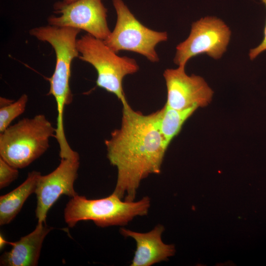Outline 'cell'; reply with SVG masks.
Segmentation results:
<instances>
[{"instance_id": "cell-5", "label": "cell", "mask_w": 266, "mask_h": 266, "mask_svg": "<svg viewBox=\"0 0 266 266\" xmlns=\"http://www.w3.org/2000/svg\"><path fill=\"white\" fill-rule=\"evenodd\" d=\"M78 58L91 64L96 70L97 86L115 95L123 106L129 105L123 88L124 78L139 70L136 61L127 56L121 57L103 40L87 33L77 39Z\"/></svg>"}, {"instance_id": "cell-13", "label": "cell", "mask_w": 266, "mask_h": 266, "mask_svg": "<svg viewBox=\"0 0 266 266\" xmlns=\"http://www.w3.org/2000/svg\"><path fill=\"white\" fill-rule=\"evenodd\" d=\"M39 171L33 170L28 173L26 180L18 187L0 197V225L10 223L19 213L28 197L35 193Z\"/></svg>"}, {"instance_id": "cell-2", "label": "cell", "mask_w": 266, "mask_h": 266, "mask_svg": "<svg viewBox=\"0 0 266 266\" xmlns=\"http://www.w3.org/2000/svg\"><path fill=\"white\" fill-rule=\"evenodd\" d=\"M80 31L73 28L50 25L34 28L29 31L31 35L40 41L49 43L55 52V67L52 75L49 78L48 95H52L56 102V129L59 132L64 130V109L72 100L69 86L71 65L73 59L79 57L76 41Z\"/></svg>"}, {"instance_id": "cell-7", "label": "cell", "mask_w": 266, "mask_h": 266, "mask_svg": "<svg viewBox=\"0 0 266 266\" xmlns=\"http://www.w3.org/2000/svg\"><path fill=\"white\" fill-rule=\"evenodd\" d=\"M231 34L229 27L220 19L201 18L192 23L188 38L176 46L173 62L185 66L191 58L201 54L220 59L227 50Z\"/></svg>"}, {"instance_id": "cell-1", "label": "cell", "mask_w": 266, "mask_h": 266, "mask_svg": "<svg viewBox=\"0 0 266 266\" xmlns=\"http://www.w3.org/2000/svg\"><path fill=\"white\" fill-rule=\"evenodd\" d=\"M107 157L117 169L113 193L125 200L134 201L142 180L160 174L168 147L158 126V110L148 115L123 107L120 128L104 141Z\"/></svg>"}, {"instance_id": "cell-3", "label": "cell", "mask_w": 266, "mask_h": 266, "mask_svg": "<svg viewBox=\"0 0 266 266\" xmlns=\"http://www.w3.org/2000/svg\"><path fill=\"white\" fill-rule=\"evenodd\" d=\"M55 132L43 114L20 120L0 133V157L18 169L24 168L47 150Z\"/></svg>"}, {"instance_id": "cell-11", "label": "cell", "mask_w": 266, "mask_h": 266, "mask_svg": "<svg viewBox=\"0 0 266 266\" xmlns=\"http://www.w3.org/2000/svg\"><path fill=\"white\" fill-rule=\"evenodd\" d=\"M164 230V227L160 224L147 233L120 229L122 235L133 238L136 242V250L131 266H150L166 261L174 255V246L165 244L162 241V234Z\"/></svg>"}, {"instance_id": "cell-12", "label": "cell", "mask_w": 266, "mask_h": 266, "mask_svg": "<svg viewBox=\"0 0 266 266\" xmlns=\"http://www.w3.org/2000/svg\"><path fill=\"white\" fill-rule=\"evenodd\" d=\"M52 230L46 223H37L35 229L14 242L7 241L12 246L0 257V266H35L38 262L44 238Z\"/></svg>"}, {"instance_id": "cell-9", "label": "cell", "mask_w": 266, "mask_h": 266, "mask_svg": "<svg viewBox=\"0 0 266 266\" xmlns=\"http://www.w3.org/2000/svg\"><path fill=\"white\" fill-rule=\"evenodd\" d=\"M61 159L55 169L48 174H41L38 178L34 193L37 199L35 215L37 223H46L49 210L61 196L72 198L78 195L74 183L78 176L79 155Z\"/></svg>"}, {"instance_id": "cell-19", "label": "cell", "mask_w": 266, "mask_h": 266, "mask_svg": "<svg viewBox=\"0 0 266 266\" xmlns=\"http://www.w3.org/2000/svg\"><path fill=\"white\" fill-rule=\"evenodd\" d=\"M6 244H7V241H6L4 238L3 237V236L0 235V248L3 247V246L5 245Z\"/></svg>"}, {"instance_id": "cell-16", "label": "cell", "mask_w": 266, "mask_h": 266, "mask_svg": "<svg viewBox=\"0 0 266 266\" xmlns=\"http://www.w3.org/2000/svg\"><path fill=\"white\" fill-rule=\"evenodd\" d=\"M19 175L18 168L12 166L0 157V189L8 186Z\"/></svg>"}, {"instance_id": "cell-10", "label": "cell", "mask_w": 266, "mask_h": 266, "mask_svg": "<svg viewBox=\"0 0 266 266\" xmlns=\"http://www.w3.org/2000/svg\"><path fill=\"white\" fill-rule=\"evenodd\" d=\"M166 91V104L174 109L203 107L212 101L213 91L201 76L188 75L185 66L168 68L163 73Z\"/></svg>"}, {"instance_id": "cell-17", "label": "cell", "mask_w": 266, "mask_h": 266, "mask_svg": "<svg viewBox=\"0 0 266 266\" xmlns=\"http://www.w3.org/2000/svg\"><path fill=\"white\" fill-rule=\"evenodd\" d=\"M266 7V0H261ZM266 50V21L264 29V37L262 42L256 47L250 49L249 56L251 60L255 59L260 54Z\"/></svg>"}, {"instance_id": "cell-4", "label": "cell", "mask_w": 266, "mask_h": 266, "mask_svg": "<svg viewBox=\"0 0 266 266\" xmlns=\"http://www.w3.org/2000/svg\"><path fill=\"white\" fill-rule=\"evenodd\" d=\"M150 206L148 197L136 201L122 200L115 193L100 199H87L78 195L71 198L64 210V218L72 228L80 221L91 220L100 227L125 226L136 216H145Z\"/></svg>"}, {"instance_id": "cell-8", "label": "cell", "mask_w": 266, "mask_h": 266, "mask_svg": "<svg viewBox=\"0 0 266 266\" xmlns=\"http://www.w3.org/2000/svg\"><path fill=\"white\" fill-rule=\"evenodd\" d=\"M53 7L55 13L61 15L49 16L50 25L83 30L102 40L111 33L107 22V9L102 0H77L69 4L57 1Z\"/></svg>"}, {"instance_id": "cell-20", "label": "cell", "mask_w": 266, "mask_h": 266, "mask_svg": "<svg viewBox=\"0 0 266 266\" xmlns=\"http://www.w3.org/2000/svg\"><path fill=\"white\" fill-rule=\"evenodd\" d=\"M76 0H62V1L65 3L69 4L73 2H74Z\"/></svg>"}, {"instance_id": "cell-15", "label": "cell", "mask_w": 266, "mask_h": 266, "mask_svg": "<svg viewBox=\"0 0 266 266\" xmlns=\"http://www.w3.org/2000/svg\"><path fill=\"white\" fill-rule=\"evenodd\" d=\"M28 101L27 95L24 94L17 100L0 107V133L4 131L14 119L24 113Z\"/></svg>"}, {"instance_id": "cell-14", "label": "cell", "mask_w": 266, "mask_h": 266, "mask_svg": "<svg viewBox=\"0 0 266 266\" xmlns=\"http://www.w3.org/2000/svg\"><path fill=\"white\" fill-rule=\"evenodd\" d=\"M198 108L194 106L185 110H177L165 104L158 110L159 130L167 147L180 133L185 122Z\"/></svg>"}, {"instance_id": "cell-18", "label": "cell", "mask_w": 266, "mask_h": 266, "mask_svg": "<svg viewBox=\"0 0 266 266\" xmlns=\"http://www.w3.org/2000/svg\"><path fill=\"white\" fill-rule=\"evenodd\" d=\"M13 100L3 97L0 98V107L7 105L12 102Z\"/></svg>"}, {"instance_id": "cell-6", "label": "cell", "mask_w": 266, "mask_h": 266, "mask_svg": "<svg viewBox=\"0 0 266 266\" xmlns=\"http://www.w3.org/2000/svg\"><path fill=\"white\" fill-rule=\"evenodd\" d=\"M112 4L117 15L116 23L104 42L116 53L129 51L142 55L151 62H158L155 47L167 40V33L156 31L142 25L123 0H112Z\"/></svg>"}]
</instances>
